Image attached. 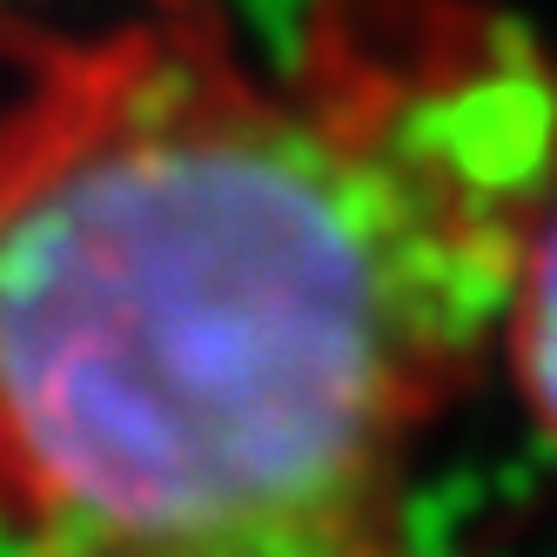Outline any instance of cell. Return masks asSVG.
I'll list each match as a JSON object with an SVG mask.
<instances>
[{
    "label": "cell",
    "mask_w": 557,
    "mask_h": 557,
    "mask_svg": "<svg viewBox=\"0 0 557 557\" xmlns=\"http://www.w3.org/2000/svg\"><path fill=\"white\" fill-rule=\"evenodd\" d=\"M557 202L497 0H215L0 41V557H430L423 436Z\"/></svg>",
    "instance_id": "6da1fadb"
},
{
    "label": "cell",
    "mask_w": 557,
    "mask_h": 557,
    "mask_svg": "<svg viewBox=\"0 0 557 557\" xmlns=\"http://www.w3.org/2000/svg\"><path fill=\"white\" fill-rule=\"evenodd\" d=\"M497 363L510 370V389L531 410L537 436L557 450V202L544 209L524 262H517V283L497 323Z\"/></svg>",
    "instance_id": "7a4b0ae2"
}]
</instances>
